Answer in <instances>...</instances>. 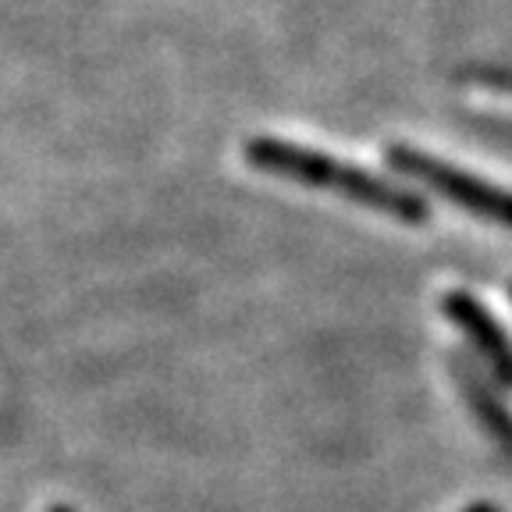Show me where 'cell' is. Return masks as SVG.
I'll list each match as a JSON object with an SVG mask.
<instances>
[{
  "label": "cell",
  "mask_w": 512,
  "mask_h": 512,
  "mask_svg": "<svg viewBox=\"0 0 512 512\" xmlns=\"http://www.w3.org/2000/svg\"><path fill=\"white\" fill-rule=\"evenodd\" d=\"M246 160L253 168L267 171V175L310 185V189L338 192L345 200L377 210V214H388L395 221L420 224L431 217L427 200H420L416 192L399 189V185L384 182V178H374L370 171H360L356 164H345V160H335L328 153L303 150L296 143H281V139H267V136L249 139Z\"/></svg>",
  "instance_id": "obj_1"
},
{
  "label": "cell",
  "mask_w": 512,
  "mask_h": 512,
  "mask_svg": "<svg viewBox=\"0 0 512 512\" xmlns=\"http://www.w3.org/2000/svg\"><path fill=\"white\" fill-rule=\"evenodd\" d=\"M388 164L402 175L424 182L427 189L441 192L448 203L470 210L477 217H488V221L502 224V228H512V192L498 189V185L484 182V178H473L466 171L452 168L445 160L427 157V153L413 150V146H392L388 150Z\"/></svg>",
  "instance_id": "obj_2"
},
{
  "label": "cell",
  "mask_w": 512,
  "mask_h": 512,
  "mask_svg": "<svg viewBox=\"0 0 512 512\" xmlns=\"http://www.w3.org/2000/svg\"><path fill=\"white\" fill-rule=\"evenodd\" d=\"M445 313L452 324H459V328L466 331V338H470L473 349L484 356L491 374H498L505 384H512V342L495 324V317H491L473 296H466V292H448Z\"/></svg>",
  "instance_id": "obj_3"
},
{
  "label": "cell",
  "mask_w": 512,
  "mask_h": 512,
  "mask_svg": "<svg viewBox=\"0 0 512 512\" xmlns=\"http://www.w3.org/2000/svg\"><path fill=\"white\" fill-rule=\"evenodd\" d=\"M456 377H459V388H463L466 402H470L473 416H477L484 431L495 438V445L502 452H512V413L495 399L488 384H484V374L473 370L466 360H456Z\"/></svg>",
  "instance_id": "obj_4"
},
{
  "label": "cell",
  "mask_w": 512,
  "mask_h": 512,
  "mask_svg": "<svg viewBox=\"0 0 512 512\" xmlns=\"http://www.w3.org/2000/svg\"><path fill=\"white\" fill-rule=\"evenodd\" d=\"M466 512H498V505H491V502H477V505H470Z\"/></svg>",
  "instance_id": "obj_5"
},
{
  "label": "cell",
  "mask_w": 512,
  "mask_h": 512,
  "mask_svg": "<svg viewBox=\"0 0 512 512\" xmlns=\"http://www.w3.org/2000/svg\"><path fill=\"white\" fill-rule=\"evenodd\" d=\"M50 512H72V509H68V505H54Z\"/></svg>",
  "instance_id": "obj_6"
}]
</instances>
